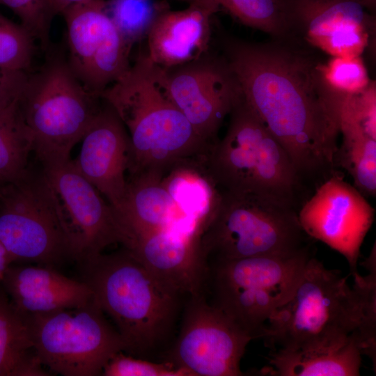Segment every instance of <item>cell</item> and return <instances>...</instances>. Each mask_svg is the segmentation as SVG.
<instances>
[{"label":"cell","mask_w":376,"mask_h":376,"mask_svg":"<svg viewBox=\"0 0 376 376\" xmlns=\"http://www.w3.org/2000/svg\"><path fill=\"white\" fill-rule=\"evenodd\" d=\"M343 142L336 159H340L354 181V186L364 196L376 194V139L370 137L357 124L339 120Z\"/></svg>","instance_id":"25"},{"label":"cell","mask_w":376,"mask_h":376,"mask_svg":"<svg viewBox=\"0 0 376 376\" xmlns=\"http://www.w3.org/2000/svg\"><path fill=\"white\" fill-rule=\"evenodd\" d=\"M96 96L75 77L67 61L51 58L31 76L19 98L42 167L64 164L81 140L100 107Z\"/></svg>","instance_id":"6"},{"label":"cell","mask_w":376,"mask_h":376,"mask_svg":"<svg viewBox=\"0 0 376 376\" xmlns=\"http://www.w3.org/2000/svg\"><path fill=\"white\" fill-rule=\"evenodd\" d=\"M244 25L273 38L290 36L285 0H213Z\"/></svg>","instance_id":"27"},{"label":"cell","mask_w":376,"mask_h":376,"mask_svg":"<svg viewBox=\"0 0 376 376\" xmlns=\"http://www.w3.org/2000/svg\"><path fill=\"white\" fill-rule=\"evenodd\" d=\"M180 1H185V2H187L188 3L191 1V0H180Z\"/></svg>","instance_id":"38"},{"label":"cell","mask_w":376,"mask_h":376,"mask_svg":"<svg viewBox=\"0 0 376 376\" xmlns=\"http://www.w3.org/2000/svg\"><path fill=\"white\" fill-rule=\"evenodd\" d=\"M34 40L21 24L0 13V68L25 72L31 63Z\"/></svg>","instance_id":"29"},{"label":"cell","mask_w":376,"mask_h":376,"mask_svg":"<svg viewBox=\"0 0 376 376\" xmlns=\"http://www.w3.org/2000/svg\"><path fill=\"white\" fill-rule=\"evenodd\" d=\"M1 285L12 304L24 314L75 308L93 298L92 290L85 282L47 266L10 265Z\"/></svg>","instance_id":"20"},{"label":"cell","mask_w":376,"mask_h":376,"mask_svg":"<svg viewBox=\"0 0 376 376\" xmlns=\"http://www.w3.org/2000/svg\"><path fill=\"white\" fill-rule=\"evenodd\" d=\"M168 191L183 214L201 227L214 210L220 191L196 165L175 167L163 178Z\"/></svg>","instance_id":"24"},{"label":"cell","mask_w":376,"mask_h":376,"mask_svg":"<svg viewBox=\"0 0 376 376\" xmlns=\"http://www.w3.org/2000/svg\"><path fill=\"white\" fill-rule=\"evenodd\" d=\"M82 279L113 322L127 352L148 354L168 338L183 295L155 276L127 249L82 263Z\"/></svg>","instance_id":"4"},{"label":"cell","mask_w":376,"mask_h":376,"mask_svg":"<svg viewBox=\"0 0 376 376\" xmlns=\"http://www.w3.org/2000/svg\"><path fill=\"white\" fill-rule=\"evenodd\" d=\"M170 97L198 134L209 144L242 97L226 59L208 52L188 63L164 68Z\"/></svg>","instance_id":"14"},{"label":"cell","mask_w":376,"mask_h":376,"mask_svg":"<svg viewBox=\"0 0 376 376\" xmlns=\"http://www.w3.org/2000/svg\"><path fill=\"white\" fill-rule=\"evenodd\" d=\"M201 230L175 226L130 239L124 246L155 276L182 295L204 292L208 262Z\"/></svg>","instance_id":"17"},{"label":"cell","mask_w":376,"mask_h":376,"mask_svg":"<svg viewBox=\"0 0 376 376\" xmlns=\"http://www.w3.org/2000/svg\"><path fill=\"white\" fill-rule=\"evenodd\" d=\"M20 19L21 24L46 49L49 43L50 27L56 16L51 0H0Z\"/></svg>","instance_id":"31"},{"label":"cell","mask_w":376,"mask_h":376,"mask_svg":"<svg viewBox=\"0 0 376 376\" xmlns=\"http://www.w3.org/2000/svg\"><path fill=\"white\" fill-rule=\"evenodd\" d=\"M301 40L230 38L224 58L244 100L281 143L299 178L333 169L342 95L326 83L322 62Z\"/></svg>","instance_id":"1"},{"label":"cell","mask_w":376,"mask_h":376,"mask_svg":"<svg viewBox=\"0 0 376 376\" xmlns=\"http://www.w3.org/2000/svg\"><path fill=\"white\" fill-rule=\"evenodd\" d=\"M1 185L0 184V187H1Z\"/></svg>","instance_id":"39"},{"label":"cell","mask_w":376,"mask_h":376,"mask_svg":"<svg viewBox=\"0 0 376 376\" xmlns=\"http://www.w3.org/2000/svg\"><path fill=\"white\" fill-rule=\"evenodd\" d=\"M177 340L164 361L190 376H240L241 360L253 337L205 293L188 296Z\"/></svg>","instance_id":"12"},{"label":"cell","mask_w":376,"mask_h":376,"mask_svg":"<svg viewBox=\"0 0 376 376\" xmlns=\"http://www.w3.org/2000/svg\"><path fill=\"white\" fill-rule=\"evenodd\" d=\"M306 235L294 208L253 195L220 191L200 240L208 261L292 253L308 246Z\"/></svg>","instance_id":"8"},{"label":"cell","mask_w":376,"mask_h":376,"mask_svg":"<svg viewBox=\"0 0 376 376\" xmlns=\"http://www.w3.org/2000/svg\"><path fill=\"white\" fill-rule=\"evenodd\" d=\"M359 125L367 135L376 139V82L372 80L361 91L342 95L339 120Z\"/></svg>","instance_id":"32"},{"label":"cell","mask_w":376,"mask_h":376,"mask_svg":"<svg viewBox=\"0 0 376 376\" xmlns=\"http://www.w3.org/2000/svg\"><path fill=\"white\" fill-rule=\"evenodd\" d=\"M220 10L213 0H191L179 10L162 11L148 35L150 59L162 68L175 67L194 61L208 52L211 19Z\"/></svg>","instance_id":"19"},{"label":"cell","mask_w":376,"mask_h":376,"mask_svg":"<svg viewBox=\"0 0 376 376\" xmlns=\"http://www.w3.org/2000/svg\"><path fill=\"white\" fill-rule=\"evenodd\" d=\"M363 348L357 334L311 341L289 350H272L259 375L357 376Z\"/></svg>","instance_id":"21"},{"label":"cell","mask_w":376,"mask_h":376,"mask_svg":"<svg viewBox=\"0 0 376 376\" xmlns=\"http://www.w3.org/2000/svg\"><path fill=\"white\" fill-rule=\"evenodd\" d=\"M105 103L81 139L80 151L72 162L116 210L127 189L125 173L129 168L130 140L123 123Z\"/></svg>","instance_id":"18"},{"label":"cell","mask_w":376,"mask_h":376,"mask_svg":"<svg viewBox=\"0 0 376 376\" xmlns=\"http://www.w3.org/2000/svg\"><path fill=\"white\" fill-rule=\"evenodd\" d=\"M61 15L67 28V62L81 84L101 97L130 68L132 47L107 13L104 0L73 5Z\"/></svg>","instance_id":"13"},{"label":"cell","mask_w":376,"mask_h":376,"mask_svg":"<svg viewBox=\"0 0 376 376\" xmlns=\"http://www.w3.org/2000/svg\"><path fill=\"white\" fill-rule=\"evenodd\" d=\"M297 217L306 235L340 253L351 275L359 273L360 250L373 223L375 209L354 185L333 175L304 203Z\"/></svg>","instance_id":"15"},{"label":"cell","mask_w":376,"mask_h":376,"mask_svg":"<svg viewBox=\"0 0 376 376\" xmlns=\"http://www.w3.org/2000/svg\"><path fill=\"white\" fill-rule=\"evenodd\" d=\"M169 8L155 0H110L105 10L125 42L130 46L146 38L158 15Z\"/></svg>","instance_id":"28"},{"label":"cell","mask_w":376,"mask_h":376,"mask_svg":"<svg viewBox=\"0 0 376 376\" xmlns=\"http://www.w3.org/2000/svg\"><path fill=\"white\" fill-rule=\"evenodd\" d=\"M95 0H51L52 8L55 15H61L68 8L86 2Z\"/></svg>","instance_id":"35"},{"label":"cell","mask_w":376,"mask_h":376,"mask_svg":"<svg viewBox=\"0 0 376 376\" xmlns=\"http://www.w3.org/2000/svg\"><path fill=\"white\" fill-rule=\"evenodd\" d=\"M19 98L0 109L1 185L13 182L26 172L29 157L33 152V139L24 120Z\"/></svg>","instance_id":"26"},{"label":"cell","mask_w":376,"mask_h":376,"mask_svg":"<svg viewBox=\"0 0 376 376\" xmlns=\"http://www.w3.org/2000/svg\"><path fill=\"white\" fill-rule=\"evenodd\" d=\"M322 72L327 84L340 95L359 93L372 81L361 56L332 57L322 63Z\"/></svg>","instance_id":"30"},{"label":"cell","mask_w":376,"mask_h":376,"mask_svg":"<svg viewBox=\"0 0 376 376\" xmlns=\"http://www.w3.org/2000/svg\"><path fill=\"white\" fill-rule=\"evenodd\" d=\"M42 170L70 258L80 263L112 244H124L113 208L76 170L72 159Z\"/></svg>","instance_id":"11"},{"label":"cell","mask_w":376,"mask_h":376,"mask_svg":"<svg viewBox=\"0 0 376 376\" xmlns=\"http://www.w3.org/2000/svg\"><path fill=\"white\" fill-rule=\"evenodd\" d=\"M24 315L41 363L55 373L100 375L113 355L127 352L93 297L78 307Z\"/></svg>","instance_id":"9"},{"label":"cell","mask_w":376,"mask_h":376,"mask_svg":"<svg viewBox=\"0 0 376 376\" xmlns=\"http://www.w3.org/2000/svg\"><path fill=\"white\" fill-rule=\"evenodd\" d=\"M104 376H190L182 369L168 362L155 363L136 359L119 352L107 363L102 370Z\"/></svg>","instance_id":"33"},{"label":"cell","mask_w":376,"mask_h":376,"mask_svg":"<svg viewBox=\"0 0 376 376\" xmlns=\"http://www.w3.org/2000/svg\"><path fill=\"white\" fill-rule=\"evenodd\" d=\"M228 115L226 132L211 146L203 171L220 191L294 208L300 178L283 146L242 95Z\"/></svg>","instance_id":"5"},{"label":"cell","mask_w":376,"mask_h":376,"mask_svg":"<svg viewBox=\"0 0 376 376\" xmlns=\"http://www.w3.org/2000/svg\"><path fill=\"white\" fill-rule=\"evenodd\" d=\"M312 257L308 246L295 253L239 259L213 260L207 284L213 301L253 340L291 296Z\"/></svg>","instance_id":"7"},{"label":"cell","mask_w":376,"mask_h":376,"mask_svg":"<svg viewBox=\"0 0 376 376\" xmlns=\"http://www.w3.org/2000/svg\"><path fill=\"white\" fill-rule=\"evenodd\" d=\"M290 36L332 57L361 56L375 18L354 0H285Z\"/></svg>","instance_id":"16"},{"label":"cell","mask_w":376,"mask_h":376,"mask_svg":"<svg viewBox=\"0 0 376 376\" xmlns=\"http://www.w3.org/2000/svg\"><path fill=\"white\" fill-rule=\"evenodd\" d=\"M22 313L0 287V376H47Z\"/></svg>","instance_id":"23"},{"label":"cell","mask_w":376,"mask_h":376,"mask_svg":"<svg viewBox=\"0 0 376 376\" xmlns=\"http://www.w3.org/2000/svg\"><path fill=\"white\" fill-rule=\"evenodd\" d=\"M347 276L312 256L290 298L269 318L262 339L272 350L328 337L357 334L363 354L375 363L376 267Z\"/></svg>","instance_id":"2"},{"label":"cell","mask_w":376,"mask_h":376,"mask_svg":"<svg viewBox=\"0 0 376 376\" xmlns=\"http://www.w3.org/2000/svg\"><path fill=\"white\" fill-rule=\"evenodd\" d=\"M155 173L131 175L120 206L114 210L125 234L123 246L134 237L192 221L181 212Z\"/></svg>","instance_id":"22"},{"label":"cell","mask_w":376,"mask_h":376,"mask_svg":"<svg viewBox=\"0 0 376 376\" xmlns=\"http://www.w3.org/2000/svg\"><path fill=\"white\" fill-rule=\"evenodd\" d=\"M369 10H373L375 8L376 0H354Z\"/></svg>","instance_id":"37"},{"label":"cell","mask_w":376,"mask_h":376,"mask_svg":"<svg viewBox=\"0 0 376 376\" xmlns=\"http://www.w3.org/2000/svg\"><path fill=\"white\" fill-rule=\"evenodd\" d=\"M0 242L14 262L53 267L70 258L42 170L1 185Z\"/></svg>","instance_id":"10"},{"label":"cell","mask_w":376,"mask_h":376,"mask_svg":"<svg viewBox=\"0 0 376 376\" xmlns=\"http://www.w3.org/2000/svg\"><path fill=\"white\" fill-rule=\"evenodd\" d=\"M27 78L24 71L0 68V109L20 97Z\"/></svg>","instance_id":"34"},{"label":"cell","mask_w":376,"mask_h":376,"mask_svg":"<svg viewBox=\"0 0 376 376\" xmlns=\"http://www.w3.org/2000/svg\"><path fill=\"white\" fill-rule=\"evenodd\" d=\"M13 263V258L0 242V284L7 269Z\"/></svg>","instance_id":"36"},{"label":"cell","mask_w":376,"mask_h":376,"mask_svg":"<svg viewBox=\"0 0 376 376\" xmlns=\"http://www.w3.org/2000/svg\"><path fill=\"white\" fill-rule=\"evenodd\" d=\"M116 112L130 140L131 175L164 176L182 165L201 166L212 145L203 140L172 101L164 68L146 52L101 95Z\"/></svg>","instance_id":"3"}]
</instances>
